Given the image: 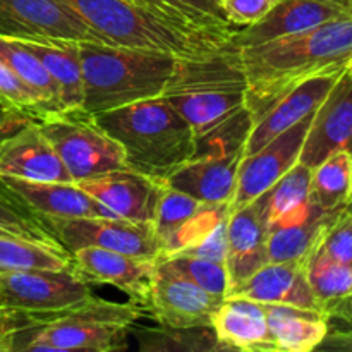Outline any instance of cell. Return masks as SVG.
<instances>
[{
    "mask_svg": "<svg viewBox=\"0 0 352 352\" xmlns=\"http://www.w3.org/2000/svg\"><path fill=\"white\" fill-rule=\"evenodd\" d=\"M78 47L85 110L91 116L243 71L239 50L230 45L205 58L95 41H78Z\"/></svg>",
    "mask_w": 352,
    "mask_h": 352,
    "instance_id": "obj_1",
    "label": "cell"
},
{
    "mask_svg": "<svg viewBox=\"0 0 352 352\" xmlns=\"http://www.w3.org/2000/svg\"><path fill=\"white\" fill-rule=\"evenodd\" d=\"M246 79V107L253 120L301 82L344 69L352 60V16L330 19L313 30L239 50Z\"/></svg>",
    "mask_w": 352,
    "mask_h": 352,
    "instance_id": "obj_2",
    "label": "cell"
},
{
    "mask_svg": "<svg viewBox=\"0 0 352 352\" xmlns=\"http://www.w3.org/2000/svg\"><path fill=\"white\" fill-rule=\"evenodd\" d=\"M126 157V167L167 182L196 153V136L188 120L165 96L141 100L93 116Z\"/></svg>",
    "mask_w": 352,
    "mask_h": 352,
    "instance_id": "obj_3",
    "label": "cell"
},
{
    "mask_svg": "<svg viewBox=\"0 0 352 352\" xmlns=\"http://www.w3.org/2000/svg\"><path fill=\"white\" fill-rule=\"evenodd\" d=\"M81 17L107 45L205 58L229 40L167 19L138 0H58Z\"/></svg>",
    "mask_w": 352,
    "mask_h": 352,
    "instance_id": "obj_4",
    "label": "cell"
},
{
    "mask_svg": "<svg viewBox=\"0 0 352 352\" xmlns=\"http://www.w3.org/2000/svg\"><path fill=\"white\" fill-rule=\"evenodd\" d=\"M146 315L134 302H112L91 298L85 305L47 316H31L9 339V352L127 349V337Z\"/></svg>",
    "mask_w": 352,
    "mask_h": 352,
    "instance_id": "obj_5",
    "label": "cell"
},
{
    "mask_svg": "<svg viewBox=\"0 0 352 352\" xmlns=\"http://www.w3.org/2000/svg\"><path fill=\"white\" fill-rule=\"evenodd\" d=\"M36 124L74 182L126 168L124 150L95 122L91 113L62 112Z\"/></svg>",
    "mask_w": 352,
    "mask_h": 352,
    "instance_id": "obj_6",
    "label": "cell"
},
{
    "mask_svg": "<svg viewBox=\"0 0 352 352\" xmlns=\"http://www.w3.org/2000/svg\"><path fill=\"white\" fill-rule=\"evenodd\" d=\"M58 243L69 251L81 248H100L141 260H158L164 248L153 223L133 222L116 217H78L58 219L45 217Z\"/></svg>",
    "mask_w": 352,
    "mask_h": 352,
    "instance_id": "obj_7",
    "label": "cell"
},
{
    "mask_svg": "<svg viewBox=\"0 0 352 352\" xmlns=\"http://www.w3.org/2000/svg\"><path fill=\"white\" fill-rule=\"evenodd\" d=\"M0 294L6 308L31 316L67 311L95 298L74 267L0 274Z\"/></svg>",
    "mask_w": 352,
    "mask_h": 352,
    "instance_id": "obj_8",
    "label": "cell"
},
{
    "mask_svg": "<svg viewBox=\"0 0 352 352\" xmlns=\"http://www.w3.org/2000/svg\"><path fill=\"white\" fill-rule=\"evenodd\" d=\"M0 36L105 43L81 17L58 0H0Z\"/></svg>",
    "mask_w": 352,
    "mask_h": 352,
    "instance_id": "obj_9",
    "label": "cell"
},
{
    "mask_svg": "<svg viewBox=\"0 0 352 352\" xmlns=\"http://www.w3.org/2000/svg\"><path fill=\"white\" fill-rule=\"evenodd\" d=\"M311 120L313 113L278 134L256 153L243 158L237 172L236 192L229 203L230 213L260 198L298 164Z\"/></svg>",
    "mask_w": 352,
    "mask_h": 352,
    "instance_id": "obj_10",
    "label": "cell"
},
{
    "mask_svg": "<svg viewBox=\"0 0 352 352\" xmlns=\"http://www.w3.org/2000/svg\"><path fill=\"white\" fill-rule=\"evenodd\" d=\"M222 301L189 282L162 256L155 263L146 313L160 325H212L213 311Z\"/></svg>",
    "mask_w": 352,
    "mask_h": 352,
    "instance_id": "obj_11",
    "label": "cell"
},
{
    "mask_svg": "<svg viewBox=\"0 0 352 352\" xmlns=\"http://www.w3.org/2000/svg\"><path fill=\"white\" fill-rule=\"evenodd\" d=\"M230 217L229 203H205L167 186L158 201L153 227L164 256L179 253L201 239L220 220Z\"/></svg>",
    "mask_w": 352,
    "mask_h": 352,
    "instance_id": "obj_12",
    "label": "cell"
},
{
    "mask_svg": "<svg viewBox=\"0 0 352 352\" xmlns=\"http://www.w3.org/2000/svg\"><path fill=\"white\" fill-rule=\"evenodd\" d=\"M165 98L188 120L198 140L246 109V79L241 71L179 89Z\"/></svg>",
    "mask_w": 352,
    "mask_h": 352,
    "instance_id": "obj_13",
    "label": "cell"
},
{
    "mask_svg": "<svg viewBox=\"0 0 352 352\" xmlns=\"http://www.w3.org/2000/svg\"><path fill=\"white\" fill-rule=\"evenodd\" d=\"M344 16H352V9L344 0H277L263 19L237 30L229 45L236 50L258 47Z\"/></svg>",
    "mask_w": 352,
    "mask_h": 352,
    "instance_id": "obj_14",
    "label": "cell"
},
{
    "mask_svg": "<svg viewBox=\"0 0 352 352\" xmlns=\"http://www.w3.org/2000/svg\"><path fill=\"white\" fill-rule=\"evenodd\" d=\"M340 150L352 153V60L313 113L299 162L313 168Z\"/></svg>",
    "mask_w": 352,
    "mask_h": 352,
    "instance_id": "obj_15",
    "label": "cell"
},
{
    "mask_svg": "<svg viewBox=\"0 0 352 352\" xmlns=\"http://www.w3.org/2000/svg\"><path fill=\"white\" fill-rule=\"evenodd\" d=\"M78 184L117 219L146 223H153L158 201L167 188V182L127 167L86 179Z\"/></svg>",
    "mask_w": 352,
    "mask_h": 352,
    "instance_id": "obj_16",
    "label": "cell"
},
{
    "mask_svg": "<svg viewBox=\"0 0 352 352\" xmlns=\"http://www.w3.org/2000/svg\"><path fill=\"white\" fill-rule=\"evenodd\" d=\"M0 175L33 182H74L33 120L21 124L0 140Z\"/></svg>",
    "mask_w": 352,
    "mask_h": 352,
    "instance_id": "obj_17",
    "label": "cell"
},
{
    "mask_svg": "<svg viewBox=\"0 0 352 352\" xmlns=\"http://www.w3.org/2000/svg\"><path fill=\"white\" fill-rule=\"evenodd\" d=\"M71 258L74 270L88 284L112 285L146 311L157 260H141L100 248H81L71 253Z\"/></svg>",
    "mask_w": 352,
    "mask_h": 352,
    "instance_id": "obj_18",
    "label": "cell"
},
{
    "mask_svg": "<svg viewBox=\"0 0 352 352\" xmlns=\"http://www.w3.org/2000/svg\"><path fill=\"white\" fill-rule=\"evenodd\" d=\"M268 234L270 226L265 212L263 195L230 213L227 222L226 260L229 292L270 261L267 250Z\"/></svg>",
    "mask_w": 352,
    "mask_h": 352,
    "instance_id": "obj_19",
    "label": "cell"
},
{
    "mask_svg": "<svg viewBox=\"0 0 352 352\" xmlns=\"http://www.w3.org/2000/svg\"><path fill=\"white\" fill-rule=\"evenodd\" d=\"M342 71L344 69H333L301 82L280 102L275 103L263 117L254 120L244 146V157L256 153L278 134L315 113Z\"/></svg>",
    "mask_w": 352,
    "mask_h": 352,
    "instance_id": "obj_20",
    "label": "cell"
},
{
    "mask_svg": "<svg viewBox=\"0 0 352 352\" xmlns=\"http://www.w3.org/2000/svg\"><path fill=\"white\" fill-rule=\"evenodd\" d=\"M308 261H268L227 296H241L261 305H291L322 311L309 287Z\"/></svg>",
    "mask_w": 352,
    "mask_h": 352,
    "instance_id": "obj_21",
    "label": "cell"
},
{
    "mask_svg": "<svg viewBox=\"0 0 352 352\" xmlns=\"http://www.w3.org/2000/svg\"><path fill=\"white\" fill-rule=\"evenodd\" d=\"M244 148L191 158L167 179V186L205 203H230Z\"/></svg>",
    "mask_w": 352,
    "mask_h": 352,
    "instance_id": "obj_22",
    "label": "cell"
},
{
    "mask_svg": "<svg viewBox=\"0 0 352 352\" xmlns=\"http://www.w3.org/2000/svg\"><path fill=\"white\" fill-rule=\"evenodd\" d=\"M222 352H277L261 302L241 296H227L212 315Z\"/></svg>",
    "mask_w": 352,
    "mask_h": 352,
    "instance_id": "obj_23",
    "label": "cell"
},
{
    "mask_svg": "<svg viewBox=\"0 0 352 352\" xmlns=\"http://www.w3.org/2000/svg\"><path fill=\"white\" fill-rule=\"evenodd\" d=\"M3 181L19 192L41 217H113L78 182H33L16 177H3Z\"/></svg>",
    "mask_w": 352,
    "mask_h": 352,
    "instance_id": "obj_24",
    "label": "cell"
},
{
    "mask_svg": "<svg viewBox=\"0 0 352 352\" xmlns=\"http://www.w3.org/2000/svg\"><path fill=\"white\" fill-rule=\"evenodd\" d=\"M38 57L55 81L62 112L85 110V82L79 47L76 40H17Z\"/></svg>",
    "mask_w": 352,
    "mask_h": 352,
    "instance_id": "obj_25",
    "label": "cell"
},
{
    "mask_svg": "<svg viewBox=\"0 0 352 352\" xmlns=\"http://www.w3.org/2000/svg\"><path fill=\"white\" fill-rule=\"evenodd\" d=\"M277 352H311L329 333V316L318 309L263 305Z\"/></svg>",
    "mask_w": 352,
    "mask_h": 352,
    "instance_id": "obj_26",
    "label": "cell"
},
{
    "mask_svg": "<svg viewBox=\"0 0 352 352\" xmlns=\"http://www.w3.org/2000/svg\"><path fill=\"white\" fill-rule=\"evenodd\" d=\"M344 210V208H342ZM342 210L327 212L313 205L308 217L289 226L272 227L268 234L267 250L270 261L309 260L318 248L323 234Z\"/></svg>",
    "mask_w": 352,
    "mask_h": 352,
    "instance_id": "obj_27",
    "label": "cell"
},
{
    "mask_svg": "<svg viewBox=\"0 0 352 352\" xmlns=\"http://www.w3.org/2000/svg\"><path fill=\"white\" fill-rule=\"evenodd\" d=\"M311 168L308 165L298 164L285 172L265 196V212H267L268 226H289L306 219L311 212Z\"/></svg>",
    "mask_w": 352,
    "mask_h": 352,
    "instance_id": "obj_28",
    "label": "cell"
},
{
    "mask_svg": "<svg viewBox=\"0 0 352 352\" xmlns=\"http://www.w3.org/2000/svg\"><path fill=\"white\" fill-rule=\"evenodd\" d=\"M138 349L143 352H222L212 325H134Z\"/></svg>",
    "mask_w": 352,
    "mask_h": 352,
    "instance_id": "obj_29",
    "label": "cell"
},
{
    "mask_svg": "<svg viewBox=\"0 0 352 352\" xmlns=\"http://www.w3.org/2000/svg\"><path fill=\"white\" fill-rule=\"evenodd\" d=\"M309 199L327 212L346 208L352 199V153L336 151L311 168Z\"/></svg>",
    "mask_w": 352,
    "mask_h": 352,
    "instance_id": "obj_30",
    "label": "cell"
},
{
    "mask_svg": "<svg viewBox=\"0 0 352 352\" xmlns=\"http://www.w3.org/2000/svg\"><path fill=\"white\" fill-rule=\"evenodd\" d=\"M167 19L192 30L205 31L230 40L239 28L232 26L219 0H138Z\"/></svg>",
    "mask_w": 352,
    "mask_h": 352,
    "instance_id": "obj_31",
    "label": "cell"
},
{
    "mask_svg": "<svg viewBox=\"0 0 352 352\" xmlns=\"http://www.w3.org/2000/svg\"><path fill=\"white\" fill-rule=\"evenodd\" d=\"M0 236L28 237L65 250L55 237L47 219L31 208L30 203L19 192L14 191L3 177H0Z\"/></svg>",
    "mask_w": 352,
    "mask_h": 352,
    "instance_id": "obj_32",
    "label": "cell"
},
{
    "mask_svg": "<svg viewBox=\"0 0 352 352\" xmlns=\"http://www.w3.org/2000/svg\"><path fill=\"white\" fill-rule=\"evenodd\" d=\"M67 267H72L67 250H58L28 237L0 236V274L60 270Z\"/></svg>",
    "mask_w": 352,
    "mask_h": 352,
    "instance_id": "obj_33",
    "label": "cell"
},
{
    "mask_svg": "<svg viewBox=\"0 0 352 352\" xmlns=\"http://www.w3.org/2000/svg\"><path fill=\"white\" fill-rule=\"evenodd\" d=\"M0 60L6 62L21 81L26 82L54 113H62L58 88L38 57L21 41L0 36Z\"/></svg>",
    "mask_w": 352,
    "mask_h": 352,
    "instance_id": "obj_34",
    "label": "cell"
},
{
    "mask_svg": "<svg viewBox=\"0 0 352 352\" xmlns=\"http://www.w3.org/2000/svg\"><path fill=\"white\" fill-rule=\"evenodd\" d=\"M308 282L320 309L329 313L352 294V268L315 250L308 261Z\"/></svg>",
    "mask_w": 352,
    "mask_h": 352,
    "instance_id": "obj_35",
    "label": "cell"
},
{
    "mask_svg": "<svg viewBox=\"0 0 352 352\" xmlns=\"http://www.w3.org/2000/svg\"><path fill=\"white\" fill-rule=\"evenodd\" d=\"M0 113L21 117L24 120H40L55 116L43 103V100L30 88L24 81H21L16 72L0 60Z\"/></svg>",
    "mask_w": 352,
    "mask_h": 352,
    "instance_id": "obj_36",
    "label": "cell"
},
{
    "mask_svg": "<svg viewBox=\"0 0 352 352\" xmlns=\"http://www.w3.org/2000/svg\"><path fill=\"white\" fill-rule=\"evenodd\" d=\"M172 268L184 275L189 282L198 285L217 299H226L229 294V274L223 263L205 260L188 254H168L162 256Z\"/></svg>",
    "mask_w": 352,
    "mask_h": 352,
    "instance_id": "obj_37",
    "label": "cell"
},
{
    "mask_svg": "<svg viewBox=\"0 0 352 352\" xmlns=\"http://www.w3.org/2000/svg\"><path fill=\"white\" fill-rule=\"evenodd\" d=\"M316 250L352 268V203L333 219Z\"/></svg>",
    "mask_w": 352,
    "mask_h": 352,
    "instance_id": "obj_38",
    "label": "cell"
},
{
    "mask_svg": "<svg viewBox=\"0 0 352 352\" xmlns=\"http://www.w3.org/2000/svg\"><path fill=\"white\" fill-rule=\"evenodd\" d=\"M227 222H229V217L220 220V222L217 223L210 232H206L205 236H203L199 241H196L195 244H191V246H188L186 250L179 251V253H174V254H188V256L205 258V260H212V261H217V263L226 265Z\"/></svg>",
    "mask_w": 352,
    "mask_h": 352,
    "instance_id": "obj_39",
    "label": "cell"
},
{
    "mask_svg": "<svg viewBox=\"0 0 352 352\" xmlns=\"http://www.w3.org/2000/svg\"><path fill=\"white\" fill-rule=\"evenodd\" d=\"M277 0H220L227 21L236 28H248L263 19Z\"/></svg>",
    "mask_w": 352,
    "mask_h": 352,
    "instance_id": "obj_40",
    "label": "cell"
},
{
    "mask_svg": "<svg viewBox=\"0 0 352 352\" xmlns=\"http://www.w3.org/2000/svg\"><path fill=\"white\" fill-rule=\"evenodd\" d=\"M30 315L10 308H0V352H9V339L14 330L23 325Z\"/></svg>",
    "mask_w": 352,
    "mask_h": 352,
    "instance_id": "obj_41",
    "label": "cell"
},
{
    "mask_svg": "<svg viewBox=\"0 0 352 352\" xmlns=\"http://www.w3.org/2000/svg\"><path fill=\"white\" fill-rule=\"evenodd\" d=\"M330 330H352V294L329 313Z\"/></svg>",
    "mask_w": 352,
    "mask_h": 352,
    "instance_id": "obj_42",
    "label": "cell"
},
{
    "mask_svg": "<svg viewBox=\"0 0 352 352\" xmlns=\"http://www.w3.org/2000/svg\"><path fill=\"white\" fill-rule=\"evenodd\" d=\"M316 351L352 352V330H330Z\"/></svg>",
    "mask_w": 352,
    "mask_h": 352,
    "instance_id": "obj_43",
    "label": "cell"
},
{
    "mask_svg": "<svg viewBox=\"0 0 352 352\" xmlns=\"http://www.w3.org/2000/svg\"><path fill=\"white\" fill-rule=\"evenodd\" d=\"M24 122H30V120H24L21 119V117L10 116V113H0V140Z\"/></svg>",
    "mask_w": 352,
    "mask_h": 352,
    "instance_id": "obj_44",
    "label": "cell"
},
{
    "mask_svg": "<svg viewBox=\"0 0 352 352\" xmlns=\"http://www.w3.org/2000/svg\"><path fill=\"white\" fill-rule=\"evenodd\" d=\"M0 308H6V306H3V301H2V294H0Z\"/></svg>",
    "mask_w": 352,
    "mask_h": 352,
    "instance_id": "obj_45",
    "label": "cell"
},
{
    "mask_svg": "<svg viewBox=\"0 0 352 352\" xmlns=\"http://www.w3.org/2000/svg\"><path fill=\"white\" fill-rule=\"evenodd\" d=\"M344 2H346V3H347V6H349V7H351V9H352V0H344Z\"/></svg>",
    "mask_w": 352,
    "mask_h": 352,
    "instance_id": "obj_46",
    "label": "cell"
},
{
    "mask_svg": "<svg viewBox=\"0 0 352 352\" xmlns=\"http://www.w3.org/2000/svg\"><path fill=\"white\" fill-rule=\"evenodd\" d=\"M351 203H352V199H351Z\"/></svg>",
    "mask_w": 352,
    "mask_h": 352,
    "instance_id": "obj_47",
    "label": "cell"
},
{
    "mask_svg": "<svg viewBox=\"0 0 352 352\" xmlns=\"http://www.w3.org/2000/svg\"><path fill=\"white\" fill-rule=\"evenodd\" d=\"M219 2H220V0H219Z\"/></svg>",
    "mask_w": 352,
    "mask_h": 352,
    "instance_id": "obj_48",
    "label": "cell"
}]
</instances>
